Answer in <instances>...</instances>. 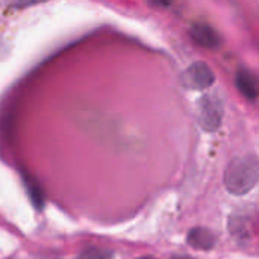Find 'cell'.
Wrapping results in <instances>:
<instances>
[{"label":"cell","mask_w":259,"mask_h":259,"mask_svg":"<svg viewBox=\"0 0 259 259\" xmlns=\"http://www.w3.org/2000/svg\"><path fill=\"white\" fill-rule=\"evenodd\" d=\"M225 187L234 196H243L252 191L259 182V161L247 155L234 159L225 170Z\"/></svg>","instance_id":"cell-1"},{"label":"cell","mask_w":259,"mask_h":259,"mask_svg":"<svg viewBox=\"0 0 259 259\" xmlns=\"http://www.w3.org/2000/svg\"><path fill=\"white\" fill-rule=\"evenodd\" d=\"M223 121V103L217 96H203L199 100V124L206 132H215Z\"/></svg>","instance_id":"cell-2"},{"label":"cell","mask_w":259,"mask_h":259,"mask_svg":"<svg viewBox=\"0 0 259 259\" xmlns=\"http://www.w3.org/2000/svg\"><path fill=\"white\" fill-rule=\"evenodd\" d=\"M215 80L214 71L206 62L191 64L182 74V82L190 90H206Z\"/></svg>","instance_id":"cell-3"},{"label":"cell","mask_w":259,"mask_h":259,"mask_svg":"<svg viewBox=\"0 0 259 259\" xmlns=\"http://www.w3.org/2000/svg\"><path fill=\"white\" fill-rule=\"evenodd\" d=\"M191 39L205 49H219L222 46V36L220 33L206 23H196L190 29Z\"/></svg>","instance_id":"cell-4"},{"label":"cell","mask_w":259,"mask_h":259,"mask_svg":"<svg viewBox=\"0 0 259 259\" xmlns=\"http://www.w3.org/2000/svg\"><path fill=\"white\" fill-rule=\"evenodd\" d=\"M235 85L246 99L253 100L259 96V79L249 70H240L237 73Z\"/></svg>","instance_id":"cell-5"},{"label":"cell","mask_w":259,"mask_h":259,"mask_svg":"<svg viewBox=\"0 0 259 259\" xmlns=\"http://www.w3.org/2000/svg\"><path fill=\"white\" fill-rule=\"evenodd\" d=\"M187 241L196 250H211L215 246V235L206 228H194L188 232Z\"/></svg>","instance_id":"cell-6"},{"label":"cell","mask_w":259,"mask_h":259,"mask_svg":"<svg viewBox=\"0 0 259 259\" xmlns=\"http://www.w3.org/2000/svg\"><path fill=\"white\" fill-rule=\"evenodd\" d=\"M23 181H24V185H26V190H27V194H29L32 203L35 205V208L41 209L44 206V193H42L41 185L36 182V179L30 178L27 173L26 175L23 173Z\"/></svg>","instance_id":"cell-7"},{"label":"cell","mask_w":259,"mask_h":259,"mask_svg":"<svg viewBox=\"0 0 259 259\" xmlns=\"http://www.w3.org/2000/svg\"><path fill=\"white\" fill-rule=\"evenodd\" d=\"M112 256V252L106 250V249H102V247H90V249H85L77 259H111Z\"/></svg>","instance_id":"cell-8"},{"label":"cell","mask_w":259,"mask_h":259,"mask_svg":"<svg viewBox=\"0 0 259 259\" xmlns=\"http://www.w3.org/2000/svg\"><path fill=\"white\" fill-rule=\"evenodd\" d=\"M6 5L12 9H23V8H29L38 3H44L47 0H5Z\"/></svg>","instance_id":"cell-9"},{"label":"cell","mask_w":259,"mask_h":259,"mask_svg":"<svg viewBox=\"0 0 259 259\" xmlns=\"http://www.w3.org/2000/svg\"><path fill=\"white\" fill-rule=\"evenodd\" d=\"M153 6H158V8H167L173 3V0H149Z\"/></svg>","instance_id":"cell-10"},{"label":"cell","mask_w":259,"mask_h":259,"mask_svg":"<svg viewBox=\"0 0 259 259\" xmlns=\"http://www.w3.org/2000/svg\"><path fill=\"white\" fill-rule=\"evenodd\" d=\"M171 259H194V258H191V256H185V255H181V256H175V258H171Z\"/></svg>","instance_id":"cell-11"},{"label":"cell","mask_w":259,"mask_h":259,"mask_svg":"<svg viewBox=\"0 0 259 259\" xmlns=\"http://www.w3.org/2000/svg\"><path fill=\"white\" fill-rule=\"evenodd\" d=\"M138 259H155V258H152V256H143V258H138Z\"/></svg>","instance_id":"cell-12"}]
</instances>
